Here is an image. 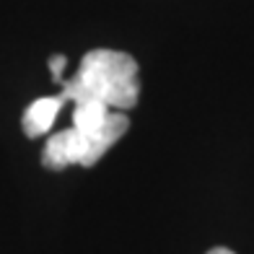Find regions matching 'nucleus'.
Segmentation results:
<instances>
[{
    "mask_svg": "<svg viewBox=\"0 0 254 254\" xmlns=\"http://www.w3.org/2000/svg\"><path fill=\"white\" fill-rule=\"evenodd\" d=\"M73 125L67 130L52 132L42 151V166L63 171L67 166L91 169L120 137L130 130V117L101 101L73 104Z\"/></svg>",
    "mask_w": 254,
    "mask_h": 254,
    "instance_id": "1",
    "label": "nucleus"
},
{
    "mask_svg": "<svg viewBox=\"0 0 254 254\" xmlns=\"http://www.w3.org/2000/svg\"><path fill=\"white\" fill-rule=\"evenodd\" d=\"M63 91L57 94V104H80L101 101L107 107L127 112L140 99V67L135 57L117 50H91L83 55L73 78L52 75Z\"/></svg>",
    "mask_w": 254,
    "mask_h": 254,
    "instance_id": "2",
    "label": "nucleus"
},
{
    "mask_svg": "<svg viewBox=\"0 0 254 254\" xmlns=\"http://www.w3.org/2000/svg\"><path fill=\"white\" fill-rule=\"evenodd\" d=\"M63 112V107L57 104L55 96H42L34 99L29 107L24 109V117H21V127H24L26 137H42L52 130V125L57 120V114Z\"/></svg>",
    "mask_w": 254,
    "mask_h": 254,
    "instance_id": "3",
    "label": "nucleus"
},
{
    "mask_svg": "<svg viewBox=\"0 0 254 254\" xmlns=\"http://www.w3.org/2000/svg\"><path fill=\"white\" fill-rule=\"evenodd\" d=\"M207 254H236V252H231V249H226V247H213Z\"/></svg>",
    "mask_w": 254,
    "mask_h": 254,
    "instance_id": "4",
    "label": "nucleus"
}]
</instances>
